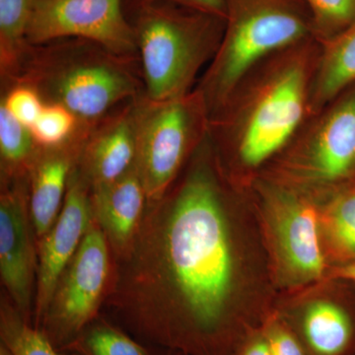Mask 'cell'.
Returning a JSON list of instances; mask_svg holds the SVG:
<instances>
[{"label": "cell", "mask_w": 355, "mask_h": 355, "mask_svg": "<svg viewBox=\"0 0 355 355\" xmlns=\"http://www.w3.org/2000/svg\"><path fill=\"white\" fill-rule=\"evenodd\" d=\"M279 291L247 190L222 172L209 135L116 261L106 304L119 326L180 355H233Z\"/></svg>", "instance_id": "cell-1"}, {"label": "cell", "mask_w": 355, "mask_h": 355, "mask_svg": "<svg viewBox=\"0 0 355 355\" xmlns=\"http://www.w3.org/2000/svg\"><path fill=\"white\" fill-rule=\"evenodd\" d=\"M320 46L316 39L307 40L266 58L210 119L214 155L237 188L246 190L309 119Z\"/></svg>", "instance_id": "cell-2"}, {"label": "cell", "mask_w": 355, "mask_h": 355, "mask_svg": "<svg viewBox=\"0 0 355 355\" xmlns=\"http://www.w3.org/2000/svg\"><path fill=\"white\" fill-rule=\"evenodd\" d=\"M135 60L87 40H57L33 44L13 84H29L44 103L62 105L81 125L94 127L121 104L144 95Z\"/></svg>", "instance_id": "cell-3"}, {"label": "cell", "mask_w": 355, "mask_h": 355, "mask_svg": "<svg viewBox=\"0 0 355 355\" xmlns=\"http://www.w3.org/2000/svg\"><path fill=\"white\" fill-rule=\"evenodd\" d=\"M132 9L144 97L166 101L195 90L218 50L223 18L166 1Z\"/></svg>", "instance_id": "cell-4"}, {"label": "cell", "mask_w": 355, "mask_h": 355, "mask_svg": "<svg viewBox=\"0 0 355 355\" xmlns=\"http://www.w3.org/2000/svg\"><path fill=\"white\" fill-rule=\"evenodd\" d=\"M223 36L198 85L210 119L250 70L287 48L315 39L304 0H225Z\"/></svg>", "instance_id": "cell-5"}, {"label": "cell", "mask_w": 355, "mask_h": 355, "mask_svg": "<svg viewBox=\"0 0 355 355\" xmlns=\"http://www.w3.org/2000/svg\"><path fill=\"white\" fill-rule=\"evenodd\" d=\"M318 202L355 182V84L305 121L259 175Z\"/></svg>", "instance_id": "cell-6"}, {"label": "cell", "mask_w": 355, "mask_h": 355, "mask_svg": "<svg viewBox=\"0 0 355 355\" xmlns=\"http://www.w3.org/2000/svg\"><path fill=\"white\" fill-rule=\"evenodd\" d=\"M260 219L279 293L326 277L319 232V202L289 187L257 177L246 189Z\"/></svg>", "instance_id": "cell-7"}, {"label": "cell", "mask_w": 355, "mask_h": 355, "mask_svg": "<svg viewBox=\"0 0 355 355\" xmlns=\"http://www.w3.org/2000/svg\"><path fill=\"white\" fill-rule=\"evenodd\" d=\"M135 167L144 187L147 207L158 202L184 171L209 132L210 114L202 94L154 102L137 100Z\"/></svg>", "instance_id": "cell-8"}, {"label": "cell", "mask_w": 355, "mask_h": 355, "mask_svg": "<svg viewBox=\"0 0 355 355\" xmlns=\"http://www.w3.org/2000/svg\"><path fill=\"white\" fill-rule=\"evenodd\" d=\"M112 248L94 218L58 279L40 330L64 352L106 304L116 272Z\"/></svg>", "instance_id": "cell-9"}, {"label": "cell", "mask_w": 355, "mask_h": 355, "mask_svg": "<svg viewBox=\"0 0 355 355\" xmlns=\"http://www.w3.org/2000/svg\"><path fill=\"white\" fill-rule=\"evenodd\" d=\"M345 286V280L324 277L277 296L275 312L308 355H354L355 311L343 294Z\"/></svg>", "instance_id": "cell-10"}, {"label": "cell", "mask_w": 355, "mask_h": 355, "mask_svg": "<svg viewBox=\"0 0 355 355\" xmlns=\"http://www.w3.org/2000/svg\"><path fill=\"white\" fill-rule=\"evenodd\" d=\"M83 39L120 57L139 60L123 0H37L28 41L43 44Z\"/></svg>", "instance_id": "cell-11"}, {"label": "cell", "mask_w": 355, "mask_h": 355, "mask_svg": "<svg viewBox=\"0 0 355 355\" xmlns=\"http://www.w3.org/2000/svg\"><path fill=\"white\" fill-rule=\"evenodd\" d=\"M0 275L11 302L33 324L38 240L30 211L29 179L0 184Z\"/></svg>", "instance_id": "cell-12"}, {"label": "cell", "mask_w": 355, "mask_h": 355, "mask_svg": "<svg viewBox=\"0 0 355 355\" xmlns=\"http://www.w3.org/2000/svg\"><path fill=\"white\" fill-rule=\"evenodd\" d=\"M92 219L91 187L76 165L70 174L60 216L38 241V272L33 317V324L36 328L41 326L58 279L80 246Z\"/></svg>", "instance_id": "cell-13"}, {"label": "cell", "mask_w": 355, "mask_h": 355, "mask_svg": "<svg viewBox=\"0 0 355 355\" xmlns=\"http://www.w3.org/2000/svg\"><path fill=\"white\" fill-rule=\"evenodd\" d=\"M137 100L114 110L89 133L77 167L91 190L114 183L135 167Z\"/></svg>", "instance_id": "cell-14"}, {"label": "cell", "mask_w": 355, "mask_h": 355, "mask_svg": "<svg viewBox=\"0 0 355 355\" xmlns=\"http://www.w3.org/2000/svg\"><path fill=\"white\" fill-rule=\"evenodd\" d=\"M92 128L80 125L76 135L62 146L41 147L29 175L30 211L38 241L60 216L70 174L78 163Z\"/></svg>", "instance_id": "cell-15"}, {"label": "cell", "mask_w": 355, "mask_h": 355, "mask_svg": "<svg viewBox=\"0 0 355 355\" xmlns=\"http://www.w3.org/2000/svg\"><path fill=\"white\" fill-rule=\"evenodd\" d=\"M93 218L109 242L116 261L132 251L147 209V198L137 167L107 186L91 190Z\"/></svg>", "instance_id": "cell-16"}, {"label": "cell", "mask_w": 355, "mask_h": 355, "mask_svg": "<svg viewBox=\"0 0 355 355\" xmlns=\"http://www.w3.org/2000/svg\"><path fill=\"white\" fill-rule=\"evenodd\" d=\"M320 44L311 84L310 116L355 84V23Z\"/></svg>", "instance_id": "cell-17"}, {"label": "cell", "mask_w": 355, "mask_h": 355, "mask_svg": "<svg viewBox=\"0 0 355 355\" xmlns=\"http://www.w3.org/2000/svg\"><path fill=\"white\" fill-rule=\"evenodd\" d=\"M319 232L328 270L355 261V182L320 200Z\"/></svg>", "instance_id": "cell-18"}, {"label": "cell", "mask_w": 355, "mask_h": 355, "mask_svg": "<svg viewBox=\"0 0 355 355\" xmlns=\"http://www.w3.org/2000/svg\"><path fill=\"white\" fill-rule=\"evenodd\" d=\"M37 0H0V74L6 89L19 76L33 44L28 41Z\"/></svg>", "instance_id": "cell-19"}, {"label": "cell", "mask_w": 355, "mask_h": 355, "mask_svg": "<svg viewBox=\"0 0 355 355\" xmlns=\"http://www.w3.org/2000/svg\"><path fill=\"white\" fill-rule=\"evenodd\" d=\"M40 151L30 128L0 104V184L29 179Z\"/></svg>", "instance_id": "cell-20"}, {"label": "cell", "mask_w": 355, "mask_h": 355, "mask_svg": "<svg viewBox=\"0 0 355 355\" xmlns=\"http://www.w3.org/2000/svg\"><path fill=\"white\" fill-rule=\"evenodd\" d=\"M72 355H180L149 347L106 318H96L64 350Z\"/></svg>", "instance_id": "cell-21"}, {"label": "cell", "mask_w": 355, "mask_h": 355, "mask_svg": "<svg viewBox=\"0 0 355 355\" xmlns=\"http://www.w3.org/2000/svg\"><path fill=\"white\" fill-rule=\"evenodd\" d=\"M0 340L12 355H72L58 349L43 331L28 323L6 292L0 301Z\"/></svg>", "instance_id": "cell-22"}, {"label": "cell", "mask_w": 355, "mask_h": 355, "mask_svg": "<svg viewBox=\"0 0 355 355\" xmlns=\"http://www.w3.org/2000/svg\"><path fill=\"white\" fill-rule=\"evenodd\" d=\"M79 127L80 123L69 110L62 105L46 103L30 130L40 147L51 148L71 139Z\"/></svg>", "instance_id": "cell-23"}, {"label": "cell", "mask_w": 355, "mask_h": 355, "mask_svg": "<svg viewBox=\"0 0 355 355\" xmlns=\"http://www.w3.org/2000/svg\"><path fill=\"white\" fill-rule=\"evenodd\" d=\"M314 25L315 39L323 43L355 23V0H304Z\"/></svg>", "instance_id": "cell-24"}, {"label": "cell", "mask_w": 355, "mask_h": 355, "mask_svg": "<svg viewBox=\"0 0 355 355\" xmlns=\"http://www.w3.org/2000/svg\"><path fill=\"white\" fill-rule=\"evenodd\" d=\"M0 104L26 127L31 128L39 118L44 103L38 91L26 83H16L6 89Z\"/></svg>", "instance_id": "cell-25"}, {"label": "cell", "mask_w": 355, "mask_h": 355, "mask_svg": "<svg viewBox=\"0 0 355 355\" xmlns=\"http://www.w3.org/2000/svg\"><path fill=\"white\" fill-rule=\"evenodd\" d=\"M263 329L272 355H308L297 336L275 311Z\"/></svg>", "instance_id": "cell-26"}, {"label": "cell", "mask_w": 355, "mask_h": 355, "mask_svg": "<svg viewBox=\"0 0 355 355\" xmlns=\"http://www.w3.org/2000/svg\"><path fill=\"white\" fill-rule=\"evenodd\" d=\"M166 1L171 3L179 4V6L202 11V12L211 14L217 17L225 19L226 1L225 0H123L128 7H135L139 4L146 3V2Z\"/></svg>", "instance_id": "cell-27"}, {"label": "cell", "mask_w": 355, "mask_h": 355, "mask_svg": "<svg viewBox=\"0 0 355 355\" xmlns=\"http://www.w3.org/2000/svg\"><path fill=\"white\" fill-rule=\"evenodd\" d=\"M233 355H272L263 327L248 336Z\"/></svg>", "instance_id": "cell-28"}, {"label": "cell", "mask_w": 355, "mask_h": 355, "mask_svg": "<svg viewBox=\"0 0 355 355\" xmlns=\"http://www.w3.org/2000/svg\"><path fill=\"white\" fill-rule=\"evenodd\" d=\"M326 277L345 280V282L355 284V261L329 268Z\"/></svg>", "instance_id": "cell-29"}, {"label": "cell", "mask_w": 355, "mask_h": 355, "mask_svg": "<svg viewBox=\"0 0 355 355\" xmlns=\"http://www.w3.org/2000/svg\"><path fill=\"white\" fill-rule=\"evenodd\" d=\"M0 355H12L11 354V352H9L8 349H6V347H4L2 343H0Z\"/></svg>", "instance_id": "cell-30"}, {"label": "cell", "mask_w": 355, "mask_h": 355, "mask_svg": "<svg viewBox=\"0 0 355 355\" xmlns=\"http://www.w3.org/2000/svg\"><path fill=\"white\" fill-rule=\"evenodd\" d=\"M354 286H355V284H354Z\"/></svg>", "instance_id": "cell-31"}]
</instances>
